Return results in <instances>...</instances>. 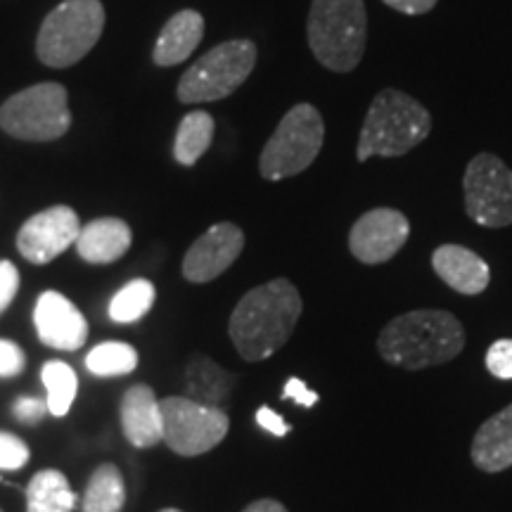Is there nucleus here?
Wrapping results in <instances>:
<instances>
[{
    "instance_id": "1",
    "label": "nucleus",
    "mask_w": 512,
    "mask_h": 512,
    "mask_svg": "<svg viewBox=\"0 0 512 512\" xmlns=\"http://www.w3.org/2000/svg\"><path fill=\"white\" fill-rule=\"evenodd\" d=\"M302 311L304 302L297 287L287 278H275L240 299L228 323L230 339L245 361H266L285 347Z\"/></svg>"
},
{
    "instance_id": "2",
    "label": "nucleus",
    "mask_w": 512,
    "mask_h": 512,
    "mask_svg": "<svg viewBox=\"0 0 512 512\" xmlns=\"http://www.w3.org/2000/svg\"><path fill=\"white\" fill-rule=\"evenodd\" d=\"M465 342L463 323L453 313L420 309L389 320L377 337V351L389 366L422 370L453 361Z\"/></svg>"
},
{
    "instance_id": "3",
    "label": "nucleus",
    "mask_w": 512,
    "mask_h": 512,
    "mask_svg": "<svg viewBox=\"0 0 512 512\" xmlns=\"http://www.w3.org/2000/svg\"><path fill=\"white\" fill-rule=\"evenodd\" d=\"M430 133L432 114L425 105L396 88H384L370 102L356 159L368 162L370 157H403L425 143Z\"/></svg>"
},
{
    "instance_id": "4",
    "label": "nucleus",
    "mask_w": 512,
    "mask_h": 512,
    "mask_svg": "<svg viewBox=\"0 0 512 512\" xmlns=\"http://www.w3.org/2000/svg\"><path fill=\"white\" fill-rule=\"evenodd\" d=\"M306 38L316 60L335 74H349L361 64L368 41L363 0H313Z\"/></svg>"
},
{
    "instance_id": "5",
    "label": "nucleus",
    "mask_w": 512,
    "mask_h": 512,
    "mask_svg": "<svg viewBox=\"0 0 512 512\" xmlns=\"http://www.w3.org/2000/svg\"><path fill=\"white\" fill-rule=\"evenodd\" d=\"M105 29L100 0H64L46 17L36 38V55L46 67L64 69L81 62Z\"/></svg>"
},
{
    "instance_id": "6",
    "label": "nucleus",
    "mask_w": 512,
    "mask_h": 512,
    "mask_svg": "<svg viewBox=\"0 0 512 512\" xmlns=\"http://www.w3.org/2000/svg\"><path fill=\"white\" fill-rule=\"evenodd\" d=\"M325 124L316 107L299 102L280 119L259 157V174L266 181L299 176L323 150Z\"/></svg>"
},
{
    "instance_id": "7",
    "label": "nucleus",
    "mask_w": 512,
    "mask_h": 512,
    "mask_svg": "<svg viewBox=\"0 0 512 512\" xmlns=\"http://www.w3.org/2000/svg\"><path fill=\"white\" fill-rule=\"evenodd\" d=\"M256 43L249 38H233L219 43L202 55L178 81V100L183 105L216 102L233 95L249 79L256 64Z\"/></svg>"
},
{
    "instance_id": "8",
    "label": "nucleus",
    "mask_w": 512,
    "mask_h": 512,
    "mask_svg": "<svg viewBox=\"0 0 512 512\" xmlns=\"http://www.w3.org/2000/svg\"><path fill=\"white\" fill-rule=\"evenodd\" d=\"M72 126L69 95L62 83H36L0 105V128L17 140L50 143Z\"/></svg>"
},
{
    "instance_id": "9",
    "label": "nucleus",
    "mask_w": 512,
    "mask_h": 512,
    "mask_svg": "<svg viewBox=\"0 0 512 512\" xmlns=\"http://www.w3.org/2000/svg\"><path fill=\"white\" fill-rule=\"evenodd\" d=\"M164 441L183 458H195L211 451L228 437L230 418L223 408L204 406L188 396L162 399Z\"/></svg>"
},
{
    "instance_id": "10",
    "label": "nucleus",
    "mask_w": 512,
    "mask_h": 512,
    "mask_svg": "<svg viewBox=\"0 0 512 512\" xmlns=\"http://www.w3.org/2000/svg\"><path fill=\"white\" fill-rule=\"evenodd\" d=\"M465 211L477 226H512V169L501 157L479 152L463 176Z\"/></svg>"
},
{
    "instance_id": "11",
    "label": "nucleus",
    "mask_w": 512,
    "mask_h": 512,
    "mask_svg": "<svg viewBox=\"0 0 512 512\" xmlns=\"http://www.w3.org/2000/svg\"><path fill=\"white\" fill-rule=\"evenodd\" d=\"M411 238V223L399 209H370L349 230V252L366 266L392 261Z\"/></svg>"
},
{
    "instance_id": "12",
    "label": "nucleus",
    "mask_w": 512,
    "mask_h": 512,
    "mask_svg": "<svg viewBox=\"0 0 512 512\" xmlns=\"http://www.w3.org/2000/svg\"><path fill=\"white\" fill-rule=\"evenodd\" d=\"M81 233L79 214L72 207L55 204L38 211L17 233V249L31 264H50L55 256L76 245Z\"/></svg>"
},
{
    "instance_id": "13",
    "label": "nucleus",
    "mask_w": 512,
    "mask_h": 512,
    "mask_svg": "<svg viewBox=\"0 0 512 512\" xmlns=\"http://www.w3.org/2000/svg\"><path fill=\"white\" fill-rule=\"evenodd\" d=\"M245 249V233L235 223H214L207 233L192 242L183 256V278L188 283H211L238 261Z\"/></svg>"
},
{
    "instance_id": "14",
    "label": "nucleus",
    "mask_w": 512,
    "mask_h": 512,
    "mask_svg": "<svg viewBox=\"0 0 512 512\" xmlns=\"http://www.w3.org/2000/svg\"><path fill=\"white\" fill-rule=\"evenodd\" d=\"M36 335L50 349L76 351L86 344L88 323L74 302L55 290L43 292L34 309Z\"/></svg>"
},
{
    "instance_id": "15",
    "label": "nucleus",
    "mask_w": 512,
    "mask_h": 512,
    "mask_svg": "<svg viewBox=\"0 0 512 512\" xmlns=\"http://www.w3.org/2000/svg\"><path fill=\"white\" fill-rule=\"evenodd\" d=\"M121 430L138 448H150L164 441L162 401L157 399L155 389L147 384L128 389L121 399Z\"/></svg>"
},
{
    "instance_id": "16",
    "label": "nucleus",
    "mask_w": 512,
    "mask_h": 512,
    "mask_svg": "<svg viewBox=\"0 0 512 512\" xmlns=\"http://www.w3.org/2000/svg\"><path fill=\"white\" fill-rule=\"evenodd\" d=\"M432 268L444 283L465 297L482 294L491 283V268L482 256L460 245H441L432 254Z\"/></svg>"
},
{
    "instance_id": "17",
    "label": "nucleus",
    "mask_w": 512,
    "mask_h": 512,
    "mask_svg": "<svg viewBox=\"0 0 512 512\" xmlns=\"http://www.w3.org/2000/svg\"><path fill=\"white\" fill-rule=\"evenodd\" d=\"M131 242V226L126 221L107 216V219H95L81 226L76 252L88 264H112L131 249Z\"/></svg>"
},
{
    "instance_id": "18",
    "label": "nucleus",
    "mask_w": 512,
    "mask_h": 512,
    "mask_svg": "<svg viewBox=\"0 0 512 512\" xmlns=\"http://www.w3.org/2000/svg\"><path fill=\"white\" fill-rule=\"evenodd\" d=\"M204 36V17L197 10L176 12L159 34L152 60L157 67H176L195 53Z\"/></svg>"
},
{
    "instance_id": "19",
    "label": "nucleus",
    "mask_w": 512,
    "mask_h": 512,
    "mask_svg": "<svg viewBox=\"0 0 512 512\" xmlns=\"http://www.w3.org/2000/svg\"><path fill=\"white\" fill-rule=\"evenodd\" d=\"M472 463L489 475L512 467V403L479 427L472 439Z\"/></svg>"
},
{
    "instance_id": "20",
    "label": "nucleus",
    "mask_w": 512,
    "mask_h": 512,
    "mask_svg": "<svg viewBox=\"0 0 512 512\" xmlns=\"http://www.w3.org/2000/svg\"><path fill=\"white\" fill-rule=\"evenodd\" d=\"M185 394L188 399L204 403V406L223 408V403L230 399L238 375L223 370L219 363L211 361L209 356H192V361L185 368Z\"/></svg>"
},
{
    "instance_id": "21",
    "label": "nucleus",
    "mask_w": 512,
    "mask_h": 512,
    "mask_svg": "<svg viewBox=\"0 0 512 512\" xmlns=\"http://www.w3.org/2000/svg\"><path fill=\"white\" fill-rule=\"evenodd\" d=\"M76 494L60 470H41L27 486V512H74Z\"/></svg>"
},
{
    "instance_id": "22",
    "label": "nucleus",
    "mask_w": 512,
    "mask_h": 512,
    "mask_svg": "<svg viewBox=\"0 0 512 512\" xmlns=\"http://www.w3.org/2000/svg\"><path fill=\"white\" fill-rule=\"evenodd\" d=\"M126 503L124 475L117 465L105 463L93 472L83 491L81 512H121Z\"/></svg>"
},
{
    "instance_id": "23",
    "label": "nucleus",
    "mask_w": 512,
    "mask_h": 512,
    "mask_svg": "<svg viewBox=\"0 0 512 512\" xmlns=\"http://www.w3.org/2000/svg\"><path fill=\"white\" fill-rule=\"evenodd\" d=\"M214 117L209 112H188L181 119L174 140V159L183 166H195L214 140Z\"/></svg>"
},
{
    "instance_id": "24",
    "label": "nucleus",
    "mask_w": 512,
    "mask_h": 512,
    "mask_svg": "<svg viewBox=\"0 0 512 512\" xmlns=\"http://www.w3.org/2000/svg\"><path fill=\"white\" fill-rule=\"evenodd\" d=\"M41 380L46 387L48 413H53L55 418H64L79 392V377L74 368L62 361H48L41 370Z\"/></svg>"
},
{
    "instance_id": "25",
    "label": "nucleus",
    "mask_w": 512,
    "mask_h": 512,
    "mask_svg": "<svg viewBox=\"0 0 512 512\" xmlns=\"http://www.w3.org/2000/svg\"><path fill=\"white\" fill-rule=\"evenodd\" d=\"M155 297V285H152L150 280H131V283H126L117 294H114L107 313H110L114 323H138V320L147 316L152 306H155Z\"/></svg>"
},
{
    "instance_id": "26",
    "label": "nucleus",
    "mask_w": 512,
    "mask_h": 512,
    "mask_svg": "<svg viewBox=\"0 0 512 512\" xmlns=\"http://www.w3.org/2000/svg\"><path fill=\"white\" fill-rule=\"evenodd\" d=\"M86 368L95 377L131 375L138 368V351L126 342H102L88 351Z\"/></svg>"
},
{
    "instance_id": "27",
    "label": "nucleus",
    "mask_w": 512,
    "mask_h": 512,
    "mask_svg": "<svg viewBox=\"0 0 512 512\" xmlns=\"http://www.w3.org/2000/svg\"><path fill=\"white\" fill-rule=\"evenodd\" d=\"M31 451L27 441H22L15 434L0 432V470H22L29 463Z\"/></svg>"
},
{
    "instance_id": "28",
    "label": "nucleus",
    "mask_w": 512,
    "mask_h": 512,
    "mask_svg": "<svg viewBox=\"0 0 512 512\" xmlns=\"http://www.w3.org/2000/svg\"><path fill=\"white\" fill-rule=\"evenodd\" d=\"M486 370L496 380H512V339H498L486 351Z\"/></svg>"
},
{
    "instance_id": "29",
    "label": "nucleus",
    "mask_w": 512,
    "mask_h": 512,
    "mask_svg": "<svg viewBox=\"0 0 512 512\" xmlns=\"http://www.w3.org/2000/svg\"><path fill=\"white\" fill-rule=\"evenodd\" d=\"M24 366H27V356L22 347H17L10 339H0V377L22 375Z\"/></svg>"
},
{
    "instance_id": "30",
    "label": "nucleus",
    "mask_w": 512,
    "mask_h": 512,
    "mask_svg": "<svg viewBox=\"0 0 512 512\" xmlns=\"http://www.w3.org/2000/svg\"><path fill=\"white\" fill-rule=\"evenodd\" d=\"M19 292V271L12 261L3 259L0 261V316L8 311L12 299L17 297Z\"/></svg>"
},
{
    "instance_id": "31",
    "label": "nucleus",
    "mask_w": 512,
    "mask_h": 512,
    "mask_svg": "<svg viewBox=\"0 0 512 512\" xmlns=\"http://www.w3.org/2000/svg\"><path fill=\"white\" fill-rule=\"evenodd\" d=\"M46 413H48V403L43 399H34V396H24V399H19L15 403L17 420L24 422V425H36V422H41V418Z\"/></svg>"
},
{
    "instance_id": "32",
    "label": "nucleus",
    "mask_w": 512,
    "mask_h": 512,
    "mask_svg": "<svg viewBox=\"0 0 512 512\" xmlns=\"http://www.w3.org/2000/svg\"><path fill=\"white\" fill-rule=\"evenodd\" d=\"M256 425H259L261 430H266L268 434H273V437H285V434H290L292 430V427L285 422L283 415H278L268 406L256 411Z\"/></svg>"
},
{
    "instance_id": "33",
    "label": "nucleus",
    "mask_w": 512,
    "mask_h": 512,
    "mask_svg": "<svg viewBox=\"0 0 512 512\" xmlns=\"http://www.w3.org/2000/svg\"><path fill=\"white\" fill-rule=\"evenodd\" d=\"M283 394H285V399L297 401L299 406H304V408L316 406V401H318V394L311 392V389L304 384V380H299V377H290V380H287Z\"/></svg>"
},
{
    "instance_id": "34",
    "label": "nucleus",
    "mask_w": 512,
    "mask_h": 512,
    "mask_svg": "<svg viewBox=\"0 0 512 512\" xmlns=\"http://www.w3.org/2000/svg\"><path fill=\"white\" fill-rule=\"evenodd\" d=\"M384 5H389V8L401 12V15H411V17H418V15H427V12L437 8L439 0H382Z\"/></svg>"
},
{
    "instance_id": "35",
    "label": "nucleus",
    "mask_w": 512,
    "mask_h": 512,
    "mask_svg": "<svg viewBox=\"0 0 512 512\" xmlns=\"http://www.w3.org/2000/svg\"><path fill=\"white\" fill-rule=\"evenodd\" d=\"M242 512H287V508L280 501H273V498H261V501L249 503Z\"/></svg>"
},
{
    "instance_id": "36",
    "label": "nucleus",
    "mask_w": 512,
    "mask_h": 512,
    "mask_svg": "<svg viewBox=\"0 0 512 512\" xmlns=\"http://www.w3.org/2000/svg\"><path fill=\"white\" fill-rule=\"evenodd\" d=\"M159 512H181V510H176V508H164V510H159Z\"/></svg>"
},
{
    "instance_id": "37",
    "label": "nucleus",
    "mask_w": 512,
    "mask_h": 512,
    "mask_svg": "<svg viewBox=\"0 0 512 512\" xmlns=\"http://www.w3.org/2000/svg\"><path fill=\"white\" fill-rule=\"evenodd\" d=\"M0 512H3V510H0Z\"/></svg>"
}]
</instances>
